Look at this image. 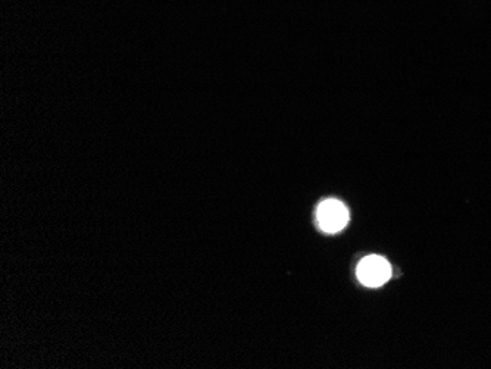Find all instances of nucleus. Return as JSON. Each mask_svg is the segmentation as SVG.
<instances>
[{
    "mask_svg": "<svg viewBox=\"0 0 491 369\" xmlns=\"http://www.w3.org/2000/svg\"><path fill=\"white\" fill-rule=\"evenodd\" d=\"M317 221L322 231L334 234L341 231L349 222V210L339 200L328 199L318 206Z\"/></svg>",
    "mask_w": 491,
    "mask_h": 369,
    "instance_id": "obj_1",
    "label": "nucleus"
},
{
    "mask_svg": "<svg viewBox=\"0 0 491 369\" xmlns=\"http://www.w3.org/2000/svg\"><path fill=\"white\" fill-rule=\"evenodd\" d=\"M358 277L368 287H379L392 277V266L381 256H368L358 266Z\"/></svg>",
    "mask_w": 491,
    "mask_h": 369,
    "instance_id": "obj_2",
    "label": "nucleus"
}]
</instances>
